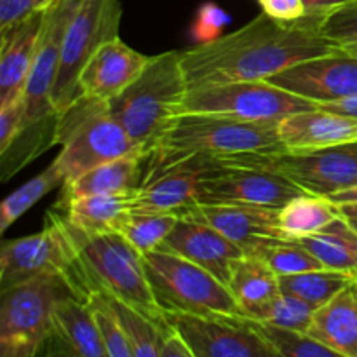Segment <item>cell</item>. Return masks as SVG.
Masks as SVG:
<instances>
[{
	"instance_id": "d4e9b609",
	"label": "cell",
	"mask_w": 357,
	"mask_h": 357,
	"mask_svg": "<svg viewBox=\"0 0 357 357\" xmlns=\"http://www.w3.org/2000/svg\"><path fill=\"white\" fill-rule=\"evenodd\" d=\"M309 337L345 357H357V282L316 310Z\"/></svg>"
},
{
	"instance_id": "ac0fdd59",
	"label": "cell",
	"mask_w": 357,
	"mask_h": 357,
	"mask_svg": "<svg viewBox=\"0 0 357 357\" xmlns=\"http://www.w3.org/2000/svg\"><path fill=\"white\" fill-rule=\"evenodd\" d=\"M159 250L194 261L225 284H229L236 261L246 257L243 248L227 239L218 230L183 216H180Z\"/></svg>"
},
{
	"instance_id": "b9f144b4",
	"label": "cell",
	"mask_w": 357,
	"mask_h": 357,
	"mask_svg": "<svg viewBox=\"0 0 357 357\" xmlns=\"http://www.w3.org/2000/svg\"><path fill=\"white\" fill-rule=\"evenodd\" d=\"M169 326V324H167ZM160 357H195L192 349L188 347L187 342L180 337L174 330H167L166 337H164L162 352Z\"/></svg>"
},
{
	"instance_id": "484cf974",
	"label": "cell",
	"mask_w": 357,
	"mask_h": 357,
	"mask_svg": "<svg viewBox=\"0 0 357 357\" xmlns=\"http://www.w3.org/2000/svg\"><path fill=\"white\" fill-rule=\"evenodd\" d=\"M136 190L114 195H87L68 202H58L56 209L66 222L84 236L117 232L119 223L135 208Z\"/></svg>"
},
{
	"instance_id": "44dd1931",
	"label": "cell",
	"mask_w": 357,
	"mask_h": 357,
	"mask_svg": "<svg viewBox=\"0 0 357 357\" xmlns=\"http://www.w3.org/2000/svg\"><path fill=\"white\" fill-rule=\"evenodd\" d=\"M286 152H310L357 142V119L314 108L279 121Z\"/></svg>"
},
{
	"instance_id": "7402d4cb",
	"label": "cell",
	"mask_w": 357,
	"mask_h": 357,
	"mask_svg": "<svg viewBox=\"0 0 357 357\" xmlns=\"http://www.w3.org/2000/svg\"><path fill=\"white\" fill-rule=\"evenodd\" d=\"M42 23L44 13L37 10L23 23L0 33V107L24 96Z\"/></svg>"
},
{
	"instance_id": "4316f807",
	"label": "cell",
	"mask_w": 357,
	"mask_h": 357,
	"mask_svg": "<svg viewBox=\"0 0 357 357\" xmlns=\"http://www.w3.org/2000/svg\"><path fill=\"white\" fill-rule=\"evenodd\" d=\"M310 251L328 271L357 281V232L345 218H337L316 236L295 241Z\"/></svg>"
},
{
	"instance_id": "7c38bea8",
	"label": "cell",
	"mask_w": 357,
	"mask_h": 357,
	"mask_svg": "<svg viewBox=\"0 0 357 357\" xmlns=\"http://www.w3.org/2000/svg\"><path fill=\"white\" fill-rule=\"evenodd\" d=\"M195 357H279L257 321L239 316H190L164 312Z\"/></svg>"
},
{
	"instance_id": "7dc6e473",
	"label": "cell",
	"mask_w": 357,
	"mask_h": 357,
	"mask_svg": "<svg viewBox=\"0 0 357 357\" xmlns=\"http://www.w3.org/2000/svg\"><path fill=\"white\" fill-rule=\"evenodd\" d=\"M59 0H35V9L40 10V13H44V10H47L49 7H52L54 3H58Z\"/></svg>"
},
{
	"instance_id": "681fc988",
	"label": "cell",
	"mask_w": 357,
	"mask_h": 357,
	"mask_svg": "<svg viewBox=\"0 0 357 357\" xmlns=\"http://www.w3.org/2000/svg\"><path fill=\"white\" fill-rule=\"evenodd\" d=\"M37 357H47V354H45V347H44V351H42V352H40V354H38Z\"/></svg>"
},
{
	"instance_id": "4fadbf2b",
	"label": "cell",
	"mask_w": 357,
	"mask_h": 357,
	"mask_svg": "<svg viewBox=\"0 0 357 357\" xmlns=\"http://www.w3.org/2000/svg\"><path fill=\"white\" fill-rule=\"evenodd\" d=\"M307 194L284 174L267 167L232 166L209 174L199 185L197 204L260 206L281 209L296 195Z\"/></svg>"
},
{
	"instance_id": "6da1fadb",
	"label": "cell",
	"mask_w": 357,
	"mask_h": 357,
	"mask_svg": "<svg viewBox=\"0 0 357 357\" xmlns=\"http://www.w3.org/2000/svg\"><path fill=\"white\" fill-rule=\"evenodd\" d=\"M324 16L279 21L261 13L237 31L181 52L188 89L211 84L268 80L289 66L335 51Z\"/></svg>"
},
{
	"instance_id": "7bdbcfd3",
	"label": "cell",
	"mask_w": 357,
	"mask_h": 357,
	"mask_svg": "<svg viewBox=\"0 0 357 357\" xmlns=\"http://www.w3.org/2000/svg\"><path fill=\"white\" fill-rule=\"evenodd\" d=\"M352 2H357V0H302L305 14H310V16H326Z\"/></svg>"
},
{
	"instance_id": "5b68a950",
	"label": "cell",
	"mask_w": 357,
	"mask_h": 357,
	"mask_svg": "<svg viewBox=\"0 0 357 357\" xmlns=\"http://www.w3.org/2000/svg\"><path fill=\"white\" fill-rule=\"evenodd\" d=\"M56 143L61 145L54 164L61 171L63 183L121 157L132 153L146 157L112 114L108 101L86 94H80L70 108L58 115Z\"/></svg>"
},
{
	"instance_id": "d590c367",
	"label": "cell",
	"mask_w": 357,
	"mask_h": 357,
	"mask_svg": "<svg viewBox=\"0 0 357 357\" xmlns=\"http://www.w3.org/2000/svg\"><path fill=\"white\" fill-rule=\"evenodd\" d=\"M316 310V307L307 303L305 300L289 293H281L264 323L281 330L309 333Z\"/></svg>"
},
{
	"instance_id": "9c48e42d",
	"label": "cell",
	"mask_w": 357,
	"mask_h": 357,
	"mask_svg": "<svg viewBox=\"0 0 357 357\" xmlns=\"http://www.w3.org/2000/svg\"><path fill=\"white\" fill-rule=\"evenodd\" d=\"M75 261L77 250L68 225L61 213L51 211L44 230L2 243L0 291L38 278H65L73 288Z\"/></svg>"
},
{
	"instance_id": "1f68e13d",
	"label": "cell",
	"mask_w": 357,
	"mask_h": 357,
	"mask_svg": "<svg viewBox=\"0 0 357 357\" xmlns=\"http://www.w3.org/2000/svg\"><path fill=\"white\" fill-rule=\"evenodd\" d=\"M281 282V291L295 295L298 298L305 300L307 303L314 305L316 309L323 307L340 291H344L347 286L354 284V279L351 275H345L342 272L328 271H312L303 272V274L288 275V278H279Z\"/></svg>"
},
{
	"instance_id": "52a82bcc",
	"label": "cell",
	"mask_w": 357,
	"mask_h": 357,
	"mask_svg": "<svg viewBox=\"0 0 357 357\" xmlns=\"http://www.w3.org/2000/svg\"><path fill=\"white\" fill-rule=\"evenodd\" d=\"M79 296L65 278H38L2 291L0 357H37L44 351L54 312L66 296Z\"/></svg>"
},
{
	"instance_id": "3957f363",
	"label": "cell",
	"mask_w": 357,
	"mask_h": 357,
	"mask_svg": "<svg viewBox=\"0 0 357 357\" xmlns=\"http://www.w3.org/2000/svg\"><path fill=\"white\" fill-rule=\"evenodd\" d=\"M66 225L77 250L73 288L80 298L103 293L157 323H166L152 293L143 255L132 244L119 232L84 236L68 222Z\"/></svg>"
},
{
	"instance_id": "bcb514c9",
	"label": "cell",
	"mask_w": 357,
	"mask_h": 357,
	"mask_svg": "<svg viewBox=\"0 0 357 357\" xmlns=\"http://www.w3.org/2000/svg\"><path fill=\"white\" fill-rule=\"evenodd\" d=\"M340 216H344L345 220H357V202L356 204H342L337 206Z\"/></svg>"
},
{
	"instance_id": "9a60e30c",
	"label": "cell",
	"mask_w": 357,
	"mask_h": 357,
	"mask_svg": "<svg viewBox=\"0 0 357 357\" xmlns=\"http://www.w3.org/2000/svg\"><path fill=\"white\" fill-rule=\"evenodd\" d=\"M268 82L316 105L354 96L357 94V56L335 49L282 70Z\"/></svg>"
},
{
	"instance_id": "ee69618b",
	"label": "cell",
	"mask_w": 357,
	"mask_h": 357,
	"mask_svg": "<svg viewBox=\"0 0 357 357\" xmlns=\"http://www.w3.org/2000/svg\"><path fill=\"white\" fill-rule=\"evenodd\" d=\"M316 107L321 108V110L331 112V114L357 119V94H354V96L342 98V100H337V101L319 103V105H316Z\"/></svg>"
},
{
	"instance_id": "836d02e7",
	"label": "cell",
	"mask_w": 357,
	"mask_h": 357,
	"mask_svg": "<svg viewBox=\"0 0 357 357\" xmlns=\"http://www.w3.org/2000/svg\"><path fill=\"white\" fill-rule=\"evenodd\" d=\"M257 257L267 261L268 267L279 278H288V275H296L303 274V272L323 271V268H326L307 248H303L298 243H288V241H282V243H275L264 248Z\"/></svg>"
},
{
	"instance_id": "60d3db41",
	"label": "cell",
	"mask_w": 357,
	"mask_h": 357,
	"mask_svg": "<svg viewBox=\"0 0 357 357\" xmlns=\"http://www.w3.org/2000/svg\"><path fill=\"white\" fill-rule=\"evenodd\" d=\"M261 13L279 21H295L305 16L302 0H257Z\"/></svg>"
},
{
	"instance_id": "4dcf8cb0",
	"label": "cell",
	"mask_w": 357,
	"mask_h": 357,
	"mask_svg": "<svg viewBox=\"0 0 357 357\" xmlns=\"http://www.w3.org/2000/svg\"><path fill=\"white\" fill-rule=\"evenodd\" d=\"M56 126H58V114L44 119L37 124L24 128L16 136L9 149L2 155V180L7 181L13 174H16L21 167L38 153L45 152V149L56 145Z\"/></svg>"
},
{
	"instance_id": "8fae6325",
	"label": "cell",
	"mask_w": 357,
	"mask_h": 357,
	"mask_svg": "<svg viewBox=\"0 0 357 357\" xmlns=\"http://www.w3.org/2000/svg\"><path fill=\"white\" fill-rule=\"evenodd\" d=\"M267 167L298 185L303 192L328 197L357 185V142L310 152H278L241 155L227 160V167Z\"/></svg>"
},
{
	"instance_id": "ba28073f",
	"label": "cell",
	"mask_w": 357,
	"mask_h": 357,
	"mask_svg": "<svg viewBox=\"0 0 357 357\" xmlns=\"http://www.w3.org/2000/svg\"><path fill=\"white\" fill-rule=\"evenodd\" d=\"M316 103L268 80L211 84L188 89L183 114L218 115L243 122H279L293 114L314 110Z\"/></svg>"
},
{
	"instance_id": "30bf717a",
	"label": "cell",
	"mask_w": 357,
	"mask_h": 357,
	"mask_svg": "<svg viewBox=\"0 0 357 357\" xmlns=\"http://www.w3.org/2000/svg\"><path fill=\"white\" fill-rule=\"evenodd\" d=\"M121 20V0H80L63 38L61 63L52 91L56 114H63L80 96V72L105 42L119 37Z\"/></svg>"
},
{
	"instance_id": "277c9868",
	"label": "cell",
	"mask_w": 357,
	"mask_h": 357,
	"mask_svg": "<svg viewBox=\"0 0 357 357\" xmlns=\"http://www.w3.org/2000/svg\"><path fill=\"white\" fill-rule=\"evenodd\" d=\"M187 93L181 52L167 51L152 56L138 79L108 101V107L149 157L174 119L181 115Z\"/></svg>"
},
{
	"instance_id": "ffe728a7",
	"label": "cell",
	"mask_w": 357,
	"mask_h": 357,
	"mask_svg": "<svg viewBox=\"0 0 357 357\" xmlns=\"http://www.w3.org/2000/svg\"><path fill=\"white\" fill-rule=\"evenodd\" d=\"M45 352L49 357H108L101 328L86 300L72 295L59 302Z\"/></svg>"
},
{
	"instance_id": "d6a6232c",
	"label": "cell",
	"mask_w": 357,
	"mask_h": 357,
	"mask_svg": "<svg viewBox=\"0 0 357 357\" xmlns=\"http://www.w3.org/2000/svg\"><path fill=\"white\" fill-rule=\"evenodd\" d=\"M63 181L65 180H63L61 171L52 160L40 174L21 185L10 195H7L0 204V232H6L28 209L33 208L42 197H45L49 192L54 190L56 185L63 183Z\"/></svg>"
},
{
	"instance_id": "f907efd6",
	"label": "cell",
	"mask_w": 357,
	"mask_h": 357,
	"mask_svg": "<svg viewBox=\"0 0 357 357\" xmlns=\"http://www.w3.org/2000/svg\"><path fill=\"white\" fill-rule=\"evenodd\" d=\"M45 354H47V352H45ZM47 357H49V356H47Z\"/></svg>"
},
{
	"instance_id": "5bb4252c",
	"label": "cell",
	"mask_w": 357,
	"mask_h": 357,
	"mask_svg": "<svg viewBox=\"0 0 357 357\" xmlns=\"http://www.w3.org/2000/svg\"><path fill=\"white\" fill-rule=\"evenodd\" d=\"M79 2L80 0H59L58 3L44 10L37 54L24 89V114L21 131L56 115L52 107V91L61 63L63 38Z\"/></svg>"
},
{
	"instance_id": "f6af8a7d",
	"label": "cell",
	"mask_w": 357,
	"mask_h": 357,
	"mask_svg": "<svg viewBox=\"0 0 357 357\" xmlns=\"http://www.w3.org/2000/svg\"><path fill=\"white\" fill-rule=\"evenodd\" d=\"M328 201L333 202L335 206H342V204H356L357 202V185L352 188H347V190L337 192V194L328 195Z\"/></svg>"
},
{
	"instance_id": "e575fe53",
	"label": "cell",
	"mask_w": 357,
	"mask_h": 357,
	"mask_svg": "<svg viewBox=\"0 0 357 357\" xmlns=\"http://www.w3.org/2000/svg\"><path fill=\"white\" fill-rule=\"evenodd\" d=\"M258 324H260L261 331L268 337V340L274 344L279 357H345L340 352L324 345L323 342L309 337L307 333L281 330V328L265 323Z\"/></svg>"
},
{
	"instance_id": "c3c4849f",
	"label": "cell",
	"mask_w": 357,
	"mask_h": 357,
	"mask_svg": "<svg viewBox=\"0 0 357 357\" xmlns=\"http://www.w3.org/2000/svg\"><path fill=\"white\" fill-rule=\"evenodd\" d=\"M342 218H344V216H342ZM347 222L351 223V227H352V229H354L356 232H357V220H347Z\"/></svg>"
},
{
	"instance_id": "ab89813d",
	"label": "cell",
	"mask_w": 357,
	"mask_h": 357,
	"mask_svg": "<svg viewBox=\"0 0 357 357\" xmlns=\"http://www.w3.org/2000/svg\"><path fill=\"white\" fill-rule=\"evenodd\" d=\"M35 13V0H0V33H6Z\"/></svg>"
},
{
	"instance_id": "8d00e7d4",
	"label": "cell",
	"mask_w": 357,
	"mask_h": 357,
	"mask_svg": "<svg viewBox=\"0 0 357 357\" xmlns=\"http://www.w3.org/2000/svg\"><path fill=\"white\" fill-rule=\"evenodd\" d=\"M86 302L91 305L94 316H96L98 324H100L101 333H103L105 338V345H107L108 357H135L131 344H129L128 337H126L124 330L119 324L117 316L112 310L110 303L105 298V295H101V293H89Z\"/></svg>"
},
{
	"instance_id": "d6986e66",
	"label": "cell",
	"mask_w": 357,
	"mask_h": 357,
	"mask_svg": "<svg viewBox=\"0 0 357 357\" xmlns=\"http://www.w3.org/2000/svg\"><path fill=\"white\" fill-rule=\"evenodd\" d=\"M150 59L152 56L135 51L119 37L112 38L91 56L80 72V94L103 101L114 100L138 79Z\"/></svg>"
},
{
	"instance_id": "603a6c76",
	"label": "cell",
	"mask_w": 357,
	"mask_h": 357,
	"mask_svg": "<svg viewBox=\"0 0 357 357\" xmlns=\"http://www.w3.org/2000/svg\"><path fill=\"white\" fill-rule=\"evenodd\" d=\"M229 289L243 317L264 323L281 295L279 275L265 260L246 255L236 261L229 279Z\"/></svg>"
},
{
	"instance_id": "f546056e",
	"label": "cell",
	"mask_w": 357,
	"mask_h": 357,
	"mask_svg": "<svg viewBox=\"0 0 357 357\" xmlns=\"http://www.w3.org/2000/svg\"><path fill=\"white\" fill-rule=\"evenodd\" d=\"M105 298L108 300L112 310L117 316L119 324L131 344L135 357H160L164 337L169 330L167 323H157L112 296L105 295Z\"/></svg>"
},
{
	"instance_id": "cb8c5ba5",
	"label": "cell",
	"mask_w": 357,
	"mask_h": 357,
	"mask_svg": "<svg viewBox=\"0 0 357 357\" xmlns=\"http://www.w3.org/2000/svg\"><path fill=\"white\" fill-rule=\"evenodd\" d=\"M145 159L143 153H132L93 167L82 176L63 183L59 202L87 195H114L138 190L145 180L142 178V164Z\"/></svg>"
},
{
	"instance_id": "f35d334b",
	"label": "cell",
	"mask_w": 357,
	"mask_h": 357,
	"mask_svg": "<svg viewBox=\"0 0 357 357\" xmlns=\"http://www.w3.org/2000/svg\"><path fill=\"white\" fill-rule=\"evenodd\" d=\"M24 114V96L0 107V153L6 152L20 135Z\"/></svg>"
},
{
	"instance_id": "8992f818",
	"label": "cell",
	"mask_w": 357,
	"mask_h": 357,
	"mask_svg": "<svg viewBox=\"0 0 357 357\" xmlns=\"http://www.w3.org/2000/svg\"><path fill=\"white\" fill-rule=\"evenodd\" d=\"M143 261L162 312L243 317L229 286L194 261L160 250L143 255Z\"/></svg>"
},
{
	"instance_id": "74e56055",
	"label": "cell",
	"mask_w": 357,
	"mask_h": 357,
	"mask_svg": "<svg viewBox=\"0 0 357 357\" xmlns=\"http://www.w3.org/2000/svg\"><path fill=\"white\" fill-rule=\"evenodd\" d=\"M323 31L335 49L357 56V2L326 14Z\"/></svg>"
},
{
	"instance_id": "83f0119b",
	"label": "cell",
	"mask_w": 357,
	"mask_h": 357,
	"mask_svg": "<svg viewBox=\"0 0 357 357\" xmlns=\"http://www.w3.org/2000/svg\"><path fill=\"white\" fill-rule=\"evenodd\" d=\"M337 218H340V211L333 202L321 195L302 194L279 209L278 223L284 241L295 243L316 236Z\"/></svg>"
},
{
	"instance_id": "7a4b0ae2",
	"label": "cell",
	"mask_w": 357,
	"mask_h": 357,
	"mask_svg": "<svg viewBox=\"0 0 357 357\" xmlns=\"http://www.w3.org/2000/svg\"><path fill=\"white\" fill-rule=\"evenodd\" d=\"M286 152L279 122H243L204 114L178 115L149 155V173L194 159L229 160L241 155Z\"/></svg>"
},
{
	"instance_id": "e0dca14e",
	"label": "cell",
	"mask_w": 357,
	"mask_h": 357,
	"mask_svg": "<svg viewBox=\"0 0 357 357\" xmlns=\"http://www.w3.org/2000/svg\"><path fill=\"white\" fill-rule=\"evenodd\" d=\"M218 169H222L220 160L194 157L149 173L136 190L132 209L183 211L188 206L197 204L199 185Z\"/></svg>"
},
{
	"instance_id": "2e32d148",
	"label": "cell",
	"mask_w": 357,
	"mask_h": 357,
	"mask_svg": "<svg viewBox=\"0 0 357 357\" xmlns=\"http://www.w3.org/2000/svg\"><path fill=\"white\" fill-rule=\"evenodd\" d=\"M183 218L195 220L213 227L220 234L243 248L246 255L257 257L264 248L282 243L278 216L279 209L260 206L194 204L178 213Z\"/></svg>"
},
{
	"instance_id": "f1b7e54d",
	"label": "cell",
	"mask_w": 357,
	"mask_h": 357,
	"mask_svg": "<svg viewBox=\"0 0 357 357\" xmlns=\"http://www.w3.org/2000/svg\"><path fill=\"white\" fill-rule=\"evenodd\" d=\"M178 220H180V215L174 211L131 209L119 223L117 232L139 253L146 255L159 250Z\"/></svg>"
}]
</instances>
